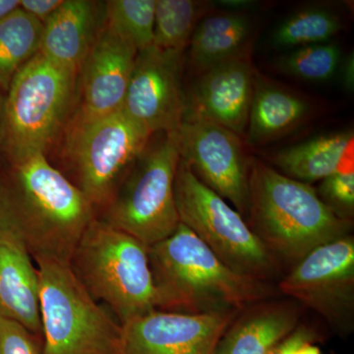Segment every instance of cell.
Masks as SVG:
<instances>
[{
  "mask_svg": "<svg viewBox=\"0 0 354 354\" xmlns=\"http://www.w3.org/2000/svg\"><path fill=\"white\" fill-rule=\"evenodd\" d=\"M148 255L160 311L236 313L272 295L266 281L223 264L183 223L164 241L149 246Z\"/></svg>",
  "mask_w": 354,
  "mask_h": 354,
  "instance_id": "obj_1",
  "label": "cell"
},
{
  "mask_svg": "<svg viewBox=\"0 0 354 354\" xmlns=\"http://www.w3.org/2000/svg\"><path fill=\"white\" fill-rule=\"evenodd\" d=\"M248 225L279 265L293 266L317 247L351 234L353 221L333 213L316 188L249 160Z\"/></svg>",
  "mask_w": 354,
  "mask_h": 354,
  "instance_id": "obj_2",
  "label": "cell"
},
{
  "mask_svg": "<svg viewBox=\"0 0 354 354\" xmlns=\"http://www.w3.org/2000/svg\"><path fill=\"white\" fill-rule=\"evenodd\" d=\"M0 187L35 262L69 264L84 232L97 216L82 191L46 155L11 165L8 181L0 183Z\"/></svg>",
  "mask_w": 354,
  "mask_h": 354,
  "instance_id": "obj_3",
  "label": "cell"
},
{
  "mask_svg": "<svg viewBox=\"0 0 354 354\" xmlns=\"http://www.w3.org/2000/svg\"><path fill=\"white\" fill-rule=\"evenodd\" d=\"M69 266L91 297L106 304L121 326L157 310L148 246L97 216Z\"/></svg>",
  "mask_w": 354,
  "mask_h": 354,
  "instance_id": "obj_4",
  "label": "cell"
},
{
  "mask_svg": "<svg viewBox=\"0 0 354 354\" xmlns=\"http://www.w3.org/2000/svg\"><path fill=\"white\" fill-rule=\"evenodd\" d=\"M41 354H121L122 326L91 297L67 263L39 260Z\"/></svg>",
  "mask_w": 354,
  "mask_h": 354,
  "instance_id": "obj_5",
  "label": "cell"
},
{
  "mask_svg": "<svg viewBox=\"0 0 354 354\" xmlns=\"http://www.w3.org/2000/svg\"><path fill=\"white\" fill-rule=\"evenodd\" d=\"M97 218L147 246L178 227L174 181L180 155L177 131L157 133Z\"/></svg>",
  "mask_w": 354,
  "mask_h": 354,
  "instance_id": "obj_6",
  "label": "cell"
},
{
  "mask_svg": "<svg viewBox=\"0 0 354 354\" xmlns=\"http://www.w3.org/2000/svg\"><path fill=\"white\" fill-rule=\"evenodd\" d=\"M77 76L39 53L14 77L4 101L0 141L11 165L46 155L68 113Z\"/></svg>",
  "mask_w": 354,
  "mask_h": 354,
  "instance_id": "obj_7",
  "label": "cell"
},
{
  "mask_svg": "<svg viewBox=\"0 0 354 354\" xmlns=\"http://www.w3.org/2000/svg\"><path fill=\"white\" fill-rule=\"evenodd\" d=\"M174 197L180 223L232 271L263 281L279 271V265L244 216L203 184L181 158L174 181Z\"/></svg>",
  "mask_w": 354,
  "mask_h": 354,
  "instance_id": "obj_8",
  "label": "cell"
},
{
  "mask_svg": "<svg viewBox=\"0 0 354 354\" xmlns=\"http://www.w3.org/2000/svg\"><path fill=\"white\" fill-rule=\"evenodd\" d=\"M153 135L122 111L72 121L68 135L72 183L100 213L111 201Z\"/></svg>",
  "mask_w": 354,
  "mask_h": 354,
  "instance_id": "obj_9",
  "label": "cell"
},
{
  "mask_svg": "<svg viewBox=\"0 0 354 354\" xmlns=\"http://www.w3.org/2000/svg\"><path fill=\"white\" fill-rule=\"evenodd\" d=\"M279 288L335 329L351 332L354 323L353 235L317 247L291 268Z\"/></svg>",
  "mask_w": 354,
  "mask_h": 354,
  "instance_id": "obj_10",
  "label": "cell"
},
{
  "mask_svg": "<svg viewBox=\"0 0 354 354\" xmlns=\"http://www.w3.org/2000/svg\"><path fill=\"white\" fill-rule=\"evenodd\" d=\"M179 155L203 184L241 214L248 212L249 160L239 135L202 120L184 118Z\"/></svg>",
  "mask_w": 354,
  "mask_h": 354,
  "instance_id": "obj_11",
  "label": "cell"
},
{
  "mask_svg": "<svg viewBox=\"0 0 354 354\" xmlns=\"http://www.w3.org/2000/svg\"><path fill=\"white\" fill-rule=\"evenodd\" d=\"M183 55L152 46L137 55L121 111L152 135L177 131L183 124Z\"/></svg>",
  "mask_w": 354,
  "mask_h": 354,
  "instance_id": "obj_12",
  "label": "cell"
},
{
  "mask_svg": "<svg viewBox=\"0 0 354 354\" xmlns=\"http://www.w3.org/2000/svg\"><path fill=\"white\" fill-rule=\"evenodd\" d=\"M235 314L155 310L122 326L121 354H215Z\"/></svg>",
  "mask_w": 354,
  "mask_h": 354,
  "instance_id": "obj_13",
  "label": "cell"
},
{
  "mask_svg": "<svg viewBox=\"0 0 354 354\" xmlns=\"http://www.w3.org/2000/svg\"><path fill=\"white\" fill-rule=\"evenodd\" d=\"M138 50L106 24L84 58L80 106L73 121H87L121 111Z\"/></svg>",
  "mask_w": 354,
  "mask_h": 354,
  "instance_id": "obj_14",
  "label": "cell"
},
{
  "mask_svg": "<svg viewBox=\"0 0 354 354\" xmlns=\"http://www.w3.org/2000/svg\"><path fill=\"white\" fill-rule=\"evenodd\" d=\"M256 74L250 55L221 62L198 74L186 95L184 118L209 121L239 136L243 135L248 125Z\"/></svg>",
  "mask_w": 354,
  "mask_h": 354,
  "instance_id": "obj_15",
  "label": "cell"
},
{
  "mask_svg": "<svg viewBox=\"0 0 354 354\" xmlns=\"http://www.w3.org/2000/svg\"><path fill=\"white\" fill-rule=\"evenodd\" d=\"M37 265L0 187V316L41 339Z\"/></svg>",
  "mask_w": 354,
  "mask_h": 354,
  "instance_id": "obj_16",
  "label": "cell"
},
{
  "mask_svg": "<svg viewBox=\"0 0 354 354\" xmlns=\"http://www.w3.org/2000/svg\"><path fill=\"white\" fill-rule=\"evenodd\" d=\"M99 6L88 0H64L44 24L39 53L51 64L78 74L104 25H100Z\"/></svg>",
  "mask_w": 354,
  "mask_h": 354,
  "instance_id": "obj_17",
  "label": "cell"
},
{
  "mask_svg": "<svg viewBox=\"0 0 354 354\" xmlns=\"http://www.w3.org/2000/svg\"><path fill=\"white\" fill-rule=\"evenodd\" d=\"M221 335L215 354H266L297 328L300 312L288 302L249 305Z\"/></svg>",
  "mask_w": 354,
  "mask_h": 354,
  "instance_id": "obj_18",
  "label": "cell"
},
{
  "mask_svg": "<svg viewBox=\"0 0 354 354\" xmlns=\"http://www.w3.org/2000/svg\"><path fill=\"white\" fill-rule=\"evenodd\" d=\"M313 106L302 95L256 74L252 104L246 129L251 146L283 138L311 118Z\"/></svg>",
  "mask_w": 354,
  "mask_h": 354,
  "instance_id": "obj_19",
  "label": "cell"
},
{
  "mask_svg": "<svg viewBox=\"0 0 354 354\" xmlns=\"http://www.w3.org/2000/svg\"><path fill=\"white\" fill-rule=\"evenodd\" d=\"M353 143V131L323 135L279 151L271 162L279 174L311 185L339 172H354Z\"/></svg>",
  "mask_w": 354,
  "mask_h": 354,
  "instance_id": "obj_20",
  "label": "cell"
},
{
  "mask_svg": "<svg viewBox=\"0 0 354 354\" xmlns=\"http://www.w3.org/2000/svg\"><path fill=\"white\" fill-rule=\"evenodd\" d=\"M252 31L249 18L234 11L203 18L189 44L191 67L198 75L221 62L250 55Z\"/></svg>",
  "mask_w": 354,
  "mask_h": 354,
  "instance_id": "obj_21",
  "label": "cell"
},
{
  "mask_svg": "<svg viewBox=\"0 0 354 354\" xmlns=\"http://www.w3.org/2000/svg\"><path fill=\"white\" fill-rule=\"evenodd\" d=\"M44 25L18 8L0 20V87L8 90L14 77L39 51Z\"/></svg>",
  "mask_w": 354,
  "mask_h": 354,
  "instance_id": "obj_22",
  "label": "cell"
},
{
  "mask_svg": "<svg viewBox=\"0 0 354 354\" xmlns=\"http://www.w3.org/2000/svg\"><path fill=\"white\" fill-rule=\"evenodd\" d=\"M206 7L194 0H156L153 46L184 53Z\"/></svg>",
  "mask_w": 354,
  "mask_h": 354,
  "instance_id": "obj_23",
  "label": "cell"
},
{
  "mask_svg": "<svg viewBox=\"0 0 354 354\" xmlns=\"http://www.w3.org/2000/svg\"><path fill=\"white\" fill-rule=\"evenodd\" d=\"M156 0H111L104 2V24L137 50L153 43Z\"/></svg>",
  "mask_w": 354,
  "mask_h": 354,
  "instance_id": "obj_24",
  "label": "cell"
},
{
  "mask_svg": "<svg viewBox=\"0 0 354 354\" xmlns=\"http://www.w3.org/2000/svg\"><path fill=\"white\" fill-rule=\"evenodd\" d=\"M342 29V18L325 8L304 9L291 15L274 34V43L285 48H301L328 43Z\"/></svg>",
  "mask_w": 354,
  "mask_h": 354,
  "instance_id": "obj_25",
  "label": "cell"
},
{
  "mask_svg": "<svg viewBox=\"0 0 354 354\" xmlns=\"http://www.w3.org/2000/svg\"><path fill=\"white\" fill-rule=\"evenodd\" d=\"M341 64V50L335 43L301 46L279 58V71L304 80H329Z\"/></svg>",
  "mask_w": 354,
  "mask_h": 354,
  "instance_id": "obj_26",
  "label": "cell"
},
{
  "mask_svg": "<svg viewBox=\"0 0 354 354\" xmlns=\"http://www.w3.org/2000/svg\"><path fill=\"white\" fill-rule=\"evenodd\" d=\"M321 201L335 215L351 221L354 214V172L328 176L316 188Z\"/></svg>",
  "mask_w": 354,
  "mask_h": 354,
  "instance_id": "obj_27",
  "label": "cell"
},
{
  "mask_svg": "<svg viewBox=\"0 0 354 354\" xmlns=\"http://www.w3.org/2000/svg\"><path fill=\"white\" fill-rule=\"evenodd\" d=\"M41 339L24 326L0 316V354H41Z\"/></svg>",
  "mask_w": 354,
  "mask_h": 354,
  "instance_id": "obj_28",
  "label": "cell"
},
{
  "mask_svg": "<svg viewBox=\"0 0 354 354\" xmlns=\"http://www.w3.org/2000/svg\"><path fill=\"white\" fill-rule=\"evenodd\" d=\"M316 335L307 327H298L266 354H295L298 349L311 344Z\"/></svg>",
  "mask_w": 354,
  "mask_h": 354,
  "instance_id": "obj_29",
  "label": "cell"
},
{
  "mask_svg": "<svg viewBox=\"0 0 354 354\" xmlns=\"http://www.w3.org/2000/svg\"><path fill=\"white\" fill-rule=\"evenodd\" d=\"M62 2L64 0H20V8L44 25Z\"/></svg>",
  "mask_w": 354,
  "mask_h": 354,
  "instance_id": "obj_30",
  "label": "cell"
},
{
  "mask_svg": "<svg viewBox=\"0 0 354 354\" xmlns=\"http://www.w3.org/2000/svg\"><path fill=\"white\" fill-rule=\"evenodd\" d=\"M342 79L344 87L349 91H353L354 86V60L353 53L342 64Z\"/></svg>",
  "mask_w": 354,
  "mask_h": 354,
  "instance_id": "obj_31",
  "label": "cell"
},
{
  "mask_svg": "<svg viewBox=\"0 0 354 354\" xmlns=\"http://www.w3.org/2000/svg\"><path fill=\"white\" fill-rule=\"evenodd\" d=\"M19 7L20 0H0V20L17 10Z\"/></svg>",
  "mask_w": 354,
  "mask_h": 354,
  "instance_id": "obj_32",
  "label": "cell"
},
{
  "mask_svg": "<svg viewBox=\"0 0 354 354\" xmlns=\"http://www.w3.org/2000/svg\"><path fill=\"white\" fill-rule=\"evenodd\" d=\"M221 3H223L221 6L230 7V9H234L235 11L241 10V9L252 6L251 4L252 2L249 0H223Z\"/></svg>",
  "mask_w": 354,
  "mask_h": 354,
  "instance_id": "obj_33",
  "label": "cell"
},
{
  "mask_svg": "<svg viewBox=\"0 0 354 354\" xmlns=\"http://www.w3.org/2000/svg\"><path fill=\"white\" fill-rule=\"evenodd\" d=\"M295 354H321L320 349L312 344H307L304 348L298 349Z\"/></svg>",
  "mask_w": 354,
  "mask_h": 354,
  "instance_id": "obj_34",
  "label": "cell"
},
{
  "mask_svg": "<svg viewBox=\"0 0 354 354\" xmlns=\"http://www.w3.org/2000/svg\"><path fill=\"white\" fill-rule=\"evenodd\" d=\"M4 101L0 95V141H1L2 124H3Z\"/></svg>",
  "mask_w": 354,
  "mask_h": 354,
  "instance_id": "obj_35",
  "label": "cell"
}]
</instances>
